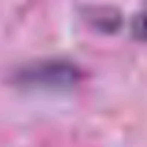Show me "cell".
<instances>
[{
    "label": "cell",
    "instance_id": "obj_1",
    "mask_svg": "<svg viewBox=\"0 0 147 147\" xmlns=\"http://www.w3.org/2000/svg\"><path fill=\"white\" fill-rule=\"evenodd\" d=\"M76 75L75 67L69 63H37L36 67H26V71L21 75L26 84H37V86H47V82H52V88L71 86L75 82Z\"/></svg>",
    "mask_w": 147,
    "mask_h": 147
}]
</instances>
